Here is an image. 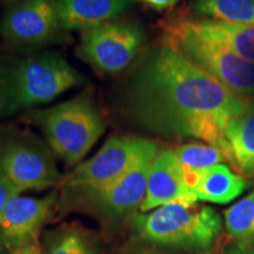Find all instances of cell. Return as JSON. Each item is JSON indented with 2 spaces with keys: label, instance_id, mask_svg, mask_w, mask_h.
Masks as SVG:
<instances>
[{
  "label": "cell",
  "instance_id": "6da1fadb",
  "mask_svg": "<svg viewBox=\"0 0 254 254\" xmlns=\"http://www.w3.org/2000/svg\"><path fill=\"white\" fill-rule=\"evenodd\" d=\"M244 107L239 95L167 44L146 58L126 97L127 112L139 125L202 139L220 148L233 165L225 128Z\"/></svg>",
  "mask_w": 254,
  "mask_h": 254
},
{
  "label": "cell",
  "instance_id": "7a4b0ae2",
  "mask_svg": "<svg viewBox=\"0 0 254 254\" xmlns=\"http://www.w3.org/2000/svg\"><path fill=\"white\" fill-rule=\"evenodd\" d=\"M81 79L55 53L0 60V119L49 103Z\"/></svg>",
  "mask_w": 254,
  "mask_h": 254
},
{
  "label": "cell",
  "instance_id": "3957f363",
  "mask_svg": "<svg viewBox=\"0 0 254 254\" xmlns=\"http://www.w3.org/2000/svg\"><path fill=\"white\" fill-rule=\"evenodd\" d=\"M165 40L237 95L254 94V63L240 58L196 30L192 19L166 25Z\"/></svg>",
  "mask_w": 254,
  "mask_h": 254
},
{
  "label": "cell",
  "instance_id": "277c9868",
  "mask_svg": "<svg viewBox=\"0 0 254 254\" xmlns=\"http://www.w3.org/2000/svg\"><path fill=\"white\" fill-rule=\"evenodd\" d=\"M134 225L140 237L166 246L206 249L221 231V219L212 207L192 201H174L138 215Z\"/></svg>",
  "mask_w": 254,
  "mask_h": 254
},
{
  "label": "cell",
  "instance_id": "5b68a950",
  "mask_svg": "<svg viewBox=\"0 0 254 254\" xmlns=\"http://www.w3.org/2000/svg\"><path fill=\"white\" fill-rule=\"evenodd\" d=\"M32 120L45 133L52 150L69 165L80 161L105 131L100 113L81 97L34 112Z\"/></svg>",
  "mask_w": 254,
  "mask_h": 254
},
{
  "label": "cell",
  "instance_id": "8992f818",
  "mask_svg": "<svg viewBox=\"0 0 254 254\" xmlns=\"http://www.w3.org/2000/svg\"><path fill=\"white\" fill-rule=\"evenodd\" d=\"M0 173L20 192L45 190L60 182V174L45 147L17 132L0 134Z\"/></svg>",
  "mask_w": 254,
  "mask_h": 254
},
{
  "label": "cell",
  "instance_id": "52a82bcc",
  "mask_svg": "<svg viewBox=\"0 0 254 254\" xmlns=\"http://www.w3.org/2000/svg\"><path fill=\"white\" fill-rule=\"evenodd\" d=\"M142 39L138 26L109 21L82 31L80 56L98 71L113 74L132 63Z\"/></svg>",
  "mask_w": 254,
  "mask_h": 254
},
{
  "label": "cell",
  "instance_id": "ba28073f",
  "mask_svg": "<svg viewBox=\"0 0 254 254\" xmlns=\"http://www.w3.org/2000/svg\"><path fill=\"white\" fill-rule=\"evenodd\" d=\"M146 142L140 138L112 136L93 158L75 167L65 185L86 192L106 189L132 166Z\"/></svg>",
  "mask_w": 254,
  "mask_h": 254
},
{
  "label": "cell",
  "instance_id": "9c48e42d",
  "mask_svg": "<svg viewBox=\"0 0 254 254\" xmlns=\"http://www.w3.org/2000/svg\"><path fill=\"white\" fill-rule=\"evenodd\" d=\"M59 28L56 0H17L6 8L0 23L4 39L18 47L43 45Z\"/></svg>",
  "mask_w": 254,
  "mask_h": 254
},
{
  "label": "cell",
  "instance_id": "30bf717a",
  "mask_svg": "<svg viewBox=\"0 0 254 254\" xmlns=\"http://www.w3.org/2000/svg\"><path fill=\"white\" fill-rule=\"evenodd\" d=\"M158 155V146L147 140L132 166L106 189L86 192L92 201L105 213L122 215L140 207L146 195L152 165Z\"/></svg>",
  "mask_w": 254,
  "mask_h": 254
},
{
  "label": "cell",
  "instance_id": "8fae6325",
  "mask_svg": "<svg viewBox=\"0 0 254 254\" xmlns=\"http://www.w3.org/2000/svg\"><path fill=\"white\" fill-rule=\"evenodd\" d=\"M57 195L46 198L15 196L0 215V241L11 250L36 244L40 227L49 218Z\"/></svg>",
  "mask_w": 254,
  "mask_h": 254
},
{
  "label": "cell",
  "instance_id": "7c38bea8",
  "mask_svg": "<svg viewBox=\"0 0 254 254\" xmlns=\"http://www.w3.org/2000/svg\"><path fill=\"white\" fill-rule=\"evenodd\" d=\"M174 201L195 202L198 199L186 185L176 152L164 151L158 153L152 165L140 209L141 212H148Z\"/></svg>",
  "mask_w": 254,
  "mask_h": 254
},
{
  "label": "cell",
  "instance_id": "4fadbf2b",
  "mask_svg": "<svg viewBox=\"0 0 254 254\" xmlns=\"http://www.w3.org/2000/svg\"><path fill=\"white\" fill-rule=\"evenodd\" d=\"M60 26L87 30L109 23L129 6V0H56Z\"/></svg>",
  "mask_w": 254,
  "mask_h": 254
},
{
  "label": "cell",
  "instance_id": "5bb4252c",
  "mask_svg": "<svg viewBox=\"0 0 254 254\" xmlns=\"http://www.w3.org/2000/svg\"><path fill=\"white\" fill-rule=\"evenodd\" d=\"M247 187L244 177L234 173L227 165L218 164L201 173L193 193L200 201L228 204Z\"/></svg>",
  "mask_w": 254,
  "mask_h": 254
},
{
  "label": "cell",
  "instance_id": "9a60e30c",
  "mask_svg": "<svg viewBox=\"0 0 254 254\" xmlns=\"http://www.w3.org/2000/svg\"><path fill=\"white\" fill-rule=\"evenodd\" d=\"M236 167L245 174L254 173V99L245 101L243 112L225 128Z\"/></svg>",
  "mask_w": 254,
  "mask_h": 254
},
{
  "label": "cell",
  "instance_id": "2e32d148",
  "mask_svg": "<svg viewBox=\"0 0 254 254\" xmlns=\"http://www.w3.org/2000/svg\"><path fill=\"white\" fill-rule=\"evenodd\" d=\"M193 24L204 36L224 45L240 58L254 63V25L232 24L214 19L193 20Z\"/></svg>",
  "mask_w": 254,
  "mask_h": 254
},
{
  "label": "cell",
  "instance_id": "e0dca14e",
  "mask_svg": "<svg viewBox=\"0 0 254 254\" xmlns=\"http://www.w3.org/2000/svg\"><path fill=\"white\" fill-rule=\"evenodd\" d=\"M176 154L182 165L186 185L192 192L204 171L227 160L220 148L209 144H185L178 148Z\"/></svg>",
  "mask_w": 254,
  "mask_h": 254
},
{
  "label": "cell",
  "instance_id": "ac0fdd59",
  "mask_svg": "<svg viewBox=\"0 0 254 254\" xmlns=\"http://www.w3.org/2000/svg\"><path fill=\"white\" fill-rule=\"evenodd\" d=\"M195 9L214 20L254 25V0H198Z\"/></svg>",
  "mask_w": 254,
  "mask_h": 254
},
{
  "label": "cell",
  "instance_id": "d6986e66",
  "mask_svg": "<svg viewBox=\"0 0 254 254\" xmlns=\"http://www.w3.org/2000/svg\"><path fill=\"white\" fill-rule=\"evenodd\" d=\"M225 226L238 240L254 239V190L225 211Z\"/></svg>",
  "mask_w": 254,
  "mask_h": 254
},
{
  "label": "cell",
  "instance_id": "ffe728a7",
  "mask_svg": "<svg viewBox=\"0 0 254 254\" xmlns=\"http://www.w3.org/2000/svg\"><path fill=\"white\" fill-rule=\"evenodd\" d=\"M46 254H93V252L86 238L77 231H71L60 237Z\"/></svg>",
  "mask_w": 254,
  "mask_h": 254
},
{
  "label": "cell",
  "instance_id": "44dd1931",
  "mask_svg": "<svg viewBox=\"0 0 254 254\" xmlns=\"http://www.w3.org/2000/svg\"><path fill=\"white\" fill-rule=\"evenodd\" d=\"M20 193V190L9 182L4 174L0 173V215L4 212L6 205Z\"/></svg>",
  "mask_w": 254,
  "mask_h": 254
},
{
  "label": "cell",
  "instance_id": "7402d4cb",
  "mask_svg": "<svg viewBox=\"0 0 254 254\" xmlns=\"http://www.w3.org/2000/svg\"><path fill=\"white\" fill-rule=\"evenodd\" d=\"M146 4H148L152 7L158 8V9H164L168 8L171 6H173L178 0H144Z\"/></svg>",
  "mask_w": 254,
  "mask_h": 254
},
{
  "label": "cell",
  "instance_id": "603a6c76",
  "mask_svg": "<svg viewBox=\"0 0 254 254\" xmlns=\"http://www.w3.org/2000/svg\"><path fill=\"white\" fill-rule=\"evenodd\" d=\"M12 254H39V249H38L37 243L32 244V245L20 247V249L14 250Z\"/></svg>",
  "mask_w": 254,
  "mask_h": 254
},
{
  "label": "cell",
  "instance_id": "cb8c5ba5",
  "mask_svg": "<svg viewBox=\"0 0 254 254\" xmlns=\"http://www.w3.org/2000/svg\"><path fill=\"white\" fill-rule=\"evenodd\" d=\"M249 254H254V249H253V250H252V251H251V252H250V253H249Z\"/></svg>",
  "mask_w": 254,
  "mask_h": 254
}]
</instances>
